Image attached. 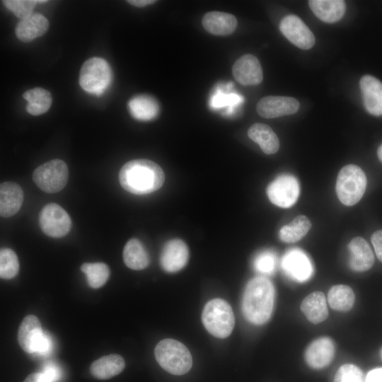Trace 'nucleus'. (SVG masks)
I'll list each match as a JSON object with an SVG mask.
<instances>
[{"label":"nucleus","mask_w":382,"mask_h":382,"mask_svg":"<svg viewBox=\"0 0 382 382\" xmlns=\"http://www.w3.org/2000/svg\"><path fill=\"white\" fill-rule=\"evenodd\" d=\"M161 168L152 161L136 159L126 163L120 169L121 186L134 195H146L158 190L164 183Z\"/></svg>","instance_id":"f257e3e1"},{"label":"nucleus","mask_w":382,"mask_h":382,"mask_svg":"<svg viewBox=\"0 0 382 382\" xmlns=\"http://www.w3.org/2000/svg\"><path fill=\"white\" fill-rule=\"evenodd\" d=\"M275 289L265 277H255L247 284L242 299L245 319L254 325H262L270 318L274 303Z\"/></svg>","instance_id":"f03ea898"},{"label":"nucleus","mask_w":382,"mask_h":382,"mask_svg":"<svg viewBox=\"0 0 382 382\" xmlns=\"http://www.w3.org/2000/svg\"><path fill=\"white\" fill-rule=\"evenodd\" d=\"M155 358L161 367L177 376L187 374L192 367V358L189 349L173 339L161 340L154 349Z\"/></svg>","instance_id":"7ed1b4c3"},{"label":"nucleus","mask_w":382,"mask_h":382,"mask_svg":"<svg viewBox=\"0 0 382 382\" xmlns=\"http://www.w3.org/2000/svg\"><path fill=\"white\" fill-rule=\"evenodd\" d=\"M202 320L206 330L218 338H226L233 331L235 318L229 303L221 299H214L204 307Z\"/></svg>","instance_id":"20e7f679"},{"label":"nucleus","mask_w":382,"mask_h":382,"mask_svg":"<svg viewBox=\"0 0 382 382\" xmlns=\"http://www.w3.org/2000/svg\"><path fill=\"white\" fill-rule=\"evenodd\" d=\"M366 187V178L358 166L349 164L339 172L336 181V193L346 206L356 204L363 197Z\"/></svg>","instance_id":"39448f33"},{"label":"nucleus","mask_w":382,"mask_h":382,"mask_svg":"<svg viewBox=\"0 0 382 382\" xmlns=\"http://www.w3.org/2000/svg\"><path fill=\"white\" fill-rule=\"evenodd\" d=\"M112 78L108 62L99 57L86 60L81 66L79 84L87 93L100 96L109 86Z\"/></svg>","instance_id":"423d86ee"},{"label":"nucleus","mask_w":382,"mask_h":382,"mask_svg":"<svg viewBox=\"0 0 382 382\" xmlns=\"http://www.w3.org/2000/svg\"><path fill=\"white\" fill-rule=\"evenodd\" d=\"M69 170L66 163L54 159L38 166L33 173V180L37 186L47 193L62 190L67 183Z\"/></svg>","instance_id":"0eeeda50"},{"label":"nucleus","mask_w":382,"mask_h":382,"mask_svg":"<svg viewBox=\"0 0 382 382\" xmlns=\"http://www.w3.org/2000/svg\"><path fill=\"white\" fill-rule=\"evenodd\" d=\"M39 223L42 231L53 238L66 236L71 228L69 214L56 203H49L42 209Z\"/></svg>","instance_id":"6e6552de"},{"label":"nucleus","mask_w":382,"mask_h":382,"mask_svg":"<svg viewBox=\"0 0 382 382\" xmlns=\"http://www.w3.org/2000/svg\"><path fill=\"white\" fill-rule=\"evenodd\" d=\"M300 193L296 178L288 174L278 176L267 188L270 202L282 208H289L295 204Z\"/></svg>","instance_id":"1a4fd4ad"},{"label":"nucleus","mask_w":382,"mask_h":382,"mask_svg":"<svg viewBox=\"0 0 382 382\" xmlns=\"http://www.w3.org/2000/svg\"><path fill=\"white\" fill-rule=\"evenodd\" d=\"M279 29L292 44L300 49L308 50L315 44L314 35L296 15L286 16L280 22Z\"/></svg>","instance_id":"9d476101"},{"label":"nucleus","mask_w":382,"mask_h":382,"mask_svg":"<svg viewBox=\"0 0 382 382\" xmlns=\"http://www.w3.org/2000/svg\"><path fill=\"white\" fill-rule=\"evenodd\" d=\"M299 107V101L294 98L269 96L258 101L256 109L261 117L269 119L294 114Z\"/></svg>","instance_id":"9b49d317"},{"label":"nucleus","mask_w":382,"mask_h":382,"mask_svg":"<svg viewBox=\"0 0 382 382\" xmlns=\"http://www.w3.org/2000/svg\"><path fill=\"white\" fill-rule=\"evenodd\" d=\"M282 267L287 276L298 282L308 280L313 271L308 257L298 248L291 249L284 254Z\"/></svg>","instance_id":"f8f14e48"},{"label":"nucleus","mask_w":382,"mask_h":382,"mask_svg":"<svg viewBox=\"0 0 382 382\" xmlns=\"http://www.w3.org/2000/svg\"><path fill=\"white\" fill-rule=\"evenodd\" d=\"M235 79L243 86H255L263 79L262 69L257 58L246 54L238 58L232 68Z\"/></svg>","instance_id":"ddd939ff"},{"label":"nucleus","mask_w":382,"mask_h":382,"mask_svg":"<svg viewBox=\"0 0 382 382\" xmlns=\"http://www.w3.org/2000/svg\"><path fill=\"white\" fill-rule=\"evenodd\" d=\"M189 250L186 243L180 239L168 241L161 254V267L167 272H175L183 269L187 262Z\"/></svg>","instance_id":"4468645a"},{"label":"nucleus","mask_w":382,"mask_h":382,"mask_svg":"<svg viewBox=\"0 0 382 382\" xmlns=\"http://www.w3.org/2000/svg\"><path fill=\"white\" fill-rule=\"evenodd\" d=\"M335 354L333 341L328 337L313 340L306 348L304 358L306 364L314 369L327 366L332 360Z\"/></svg>","instance_id":"2eb2a0df"},{"label":"nucleus","mask_w":382,"mask_h":382,"mask_svg":"<svg viewBox=\"0 0 382 382\" xmlns=\"http://www.w3.org/2000/svg\"><path fill=\"white\" fill-rule=\"evenodd\" d=\"M364 105L370 114L382 115V82L371 75H364L359 81Z\"/></svg>","instance_id":"dca6fc26"},{"label":"nucleus","mask_w":382,"mask_h":382,"mask_svg":"<svg viewBox=\"0 0 382 382\" xmlns=\"http://www.w3.org/2000/svg\"><path fill=\"white\" fill-rule=\"evenodd\" d=\"M350 254L349 265L355 272H364L374 265L373 252L365 239L357 236L352 239L348 245Z\"/></svg>","instance_id":"f3484780"},{"label":"nucleus","mask_w":382,"mask_h":382,"mask_svg":"<svg viewBox=\"0 0 382 382\" xmlns=\"http://www.w3.org/2000/svg\"><path fill=\"white\" fill-rule=\"evenodd\" d=\"M43 333L40 321L35 316H25L19 327L18 334L21 347L28 353H35L37 345Z\"/></svg>","instance_id":"a211bd4d"},{"label":"nucleus","mask_w":382,"mask_h":382,"mask_svg":"<svg viewBox=\"0 0 382 382\" xmlns=\"http://www.w3.org/2000/svg\"><path fill=\"white\" fill-rule=\"evenodd\" d=\"M23 202V192L15 183L5 182L0 186V214L10 217L16 214Z\"/></svg>","instance_id":"6ab92c4d"},{"label":"nucleus","mask_w":382,"mask_h":382,"mask_svg":"<svg viewBox=\"0 0 382 382\" xmlns=\"http://www.w3.org/2000/svg\"><path fill=\"white\" fill-rule=\"evenodd\" d=\"M49 28L48 20L42 14L35 13L21 20L15 30L17 37L28 42L43 35Z\"/></svg>","instance_id":"aec40b11"},{"label":"nucleus","mask_w":382,"mask_h":382,"mask_svg":"<svg viewBox=\"0 0 382 382\" xmlns=\"http://www.w3.org/2000/svg\"><path fill=\"white\" fill-rule=\"evenodd\" d=\"M204 28L215 35H228L236 28L237 20L231 14L220 11L207 13L202 21Z\"/></svg>","instance_id":"412c9836"},{"label":"nucleus","mask_w":382,"mask_h":382,"mask_svg":"<svg viewBox=\"0 0 382 382\" xmlns=\"http://www.w3.org/2000/svg\"><path fill=\"white\" fill-rule=\"evenodd\" d=\"M301 310L313 324L324 321L328 316L327 301L323 292L314 291L308 295L301 303Z\"/></svg>","instance_id":"4be33fe9"},{"label":"nucleus","mask_w":382,"mask_h":382,"mask_svg":"<svg viewBox=\"0 0 382 382\" xmlns=\"http://www.w3.org/2000/svg\"><path fill=\"white\" fill-rule=\"evenodd\" d=\"M308 4L313 13L326 23L338 21L346 10L345 2L342 0H311Z\"/></svg>","instance_id":"5701e85b"},{"label":"nucleus","mask_w":382,"mask_h":382,"mask_svg":"<svg viewBox=\"0 0 382 382\" xmlns=\"http://www.w3.org/2000/svg\"><path fill=\"white\" fill-rule=\"evenodd\" d=\"M125 367L124 359L119 354H113L94 361L90 366V371L95 378L105 380L118 375Z\"/></svg>","instance_id":"b1692460"},{"label":"nucleus","mask_w":382,"mask_h":382,"mask_svg":"<svg viewBox=\"0 0 382 382\" xmlns=\"http://www.w3.org/2000/svg\"><path fill=\"white\" fill-rule=\"evenodd\" d=\"M248 135L266 154H273L279 150V141L277 134L265 124H253L248 129Z\"/></svg>","instance_id":"393cba45"},{"label":"nucleus","mask_w":382,"mask_h":382,"mask_svg":"<svg viewBox=\"0 0 382 382\" xmlns=\"http://www.w3.org/2000/svg\"><path fill=\"white\" fill-rule=\"evenodd\" d=\"M122 255L125 265L132 270H144L150 262L147 251L141 242L137 238H132L127 242Z\"/></svg>","instance_id":"a878e982"},{"label":"nucleus","mask_w":382,"mask_h":382,"mask_svg":"<svg viewBox=\"0 0 382 382\" xmlns=\"http://www.w3.org/2000/svg\"><path fill=\"white\" fill-rule=\"evenodd\" d=\"M128 108L133 117L141 121L151 120L159 111L157 101L148 95H139L128 103Z\"/></svg>","instance_id":"bb28decb"},{"label":"nucleus","mask_w":382,"mask_h":382,"mask_svg":"<svg viewBox=\"0 0 382 382\" xmlns=\"http://www.w3.org/2000/svg\"><path fill=\"white\" fill-rule=\"evenodd\" d=\"M23 96L28 103L27 112L33 115H39L47 112L52 101L50 93L42 88L28 90Z\"/></svg>","instance_id":"cd10ccee"},{"label":"nucleus","mask_w":382,"mask_h":382,"mask_svg":"<svg viewBox=\"0 0 382 382\" xmlns=\"http://www.w3.org/2000/svg\"><path fill=\"white\" fill-rule=\"evenodd\" d=\"M355 296L351 287L344 284L335 285L328 294L330 306L338 311H349L354 303Z\"/></svg>","instance_id":"c85d7f7f"},{"label":"nucleus","mask_w":382,"mask_h":382,"mask_svg":"<svg viewBox=\"0 0 382 382\" xmlns=\"http://www.w3.org/2000/svg\"><path fill=\"white\" fill-rule=\"evenodd\" d=\"M311 227L309 219L304 215H299L289 224L284 225L279 231V238L285 243H294L303 238Z\"/></svg>","instance_id":"c756f323"},{"label":"nucleus","mask_w":382,"mask_h":382,"mask_svg":"<svg viewBox=\"0 0 382 382\" xmlns=\"http://www.w3.org/2000/svg\"><path fill=\"white\" fill-rule=\"evenodd\" d=\"M81 270L86 274L88 285L94 289L104 285L110 276L109 267L103 262L84 263Z\"/></svg>","instance_id":"7c9ffc66"},{"label":"nucleus","mask_w":382,"mask_h":382,"mask_svg":"<svg viewBox=\"0 0 382 382\" xmlns=\"http://www.w3.org/2000/svg\"><path fill=\"white\" fill-rule=\"evenodd\" d=\"M19 270L18 259L10 248H2L0 251V277L10 279L16 276Z\"/></svg>","instance_id":"2f4dec72"},{"label":"nucleus","mask_w":382,"mask_h":382,"mask_svg":"<svg viewBox=\"0 0 382 382\" xmlns=\"http://www.w3.org/2000/svg\"><path fill=\"white\" fill-rule=\"evenodd\" d=\"M47 2V1L38 0H4L3 4L16 16L24 19L31 14L37 4Z\"/></svg>","instance_id":"473e14b6"},{"label":"nucleus","mask_w":382,"mask_h":382,"mask_svg":"<svg viewBox=\"0 0 382 382\" xmlns=\"http://www.w3.org/2000/svg\"><path fill=\"white\" fill-rule=\"evenodd\" d=\"M277 266V256L271 250H264L255 257L253 267L255 270L265 274H272Z\"/></svg>","instance_id":"72a5a7b5"},{"label":"nucleus","mask_w":382,"mask_h":382,"mask_svg":"<svg viewBox=\"0 0 382 382\" xmlns=\"http://www.w3.org/2000/svg\"><path fill=\"white\" fill-rule=\"evenodd\" d=\"M334 382H363L362 371L354 364L342 365L335 375Z\"/></svg>","instance_id":"f704fd0d"},{"label":"nucleus","mask_w":382,"mask_h":382,"mask_svg":"<svg viewBox=\"0 0 382 382\" xmlns=\"http://www.w3.org/2000/svg\"><path fill=\"white\" fill-rule=\"evenodd\" d=\"M242 97L235 93L226 95L218 91L211 99V105L214 108H220L224 105H233L241 103Z\"/></svg>","instance_id":"c9c22d12"},{"label":"nucleus","mask_w":382,"mask_h":382,"mask_svg":"<svg viewBox=\"0 0 382 382\" xmlns=\"http://www.w3.org/2000/svg\"><path fill=\"white\" fill-rule=\"evenodd\" d=\"M41 373L47 382H56L60 377L59 367L52 363L47 364Z\"/></svg>","instance_id":"e433bc0d"},{"label":"nucleus","mask_w":382,"mask_h":382,"mask_svg":"<svg viewBox=\"0 0 382 382\" xmlns=\"http://www.w3.org/2000/svg\"><path fill=\"white\" fill-rule=\"evenodd\" d=\"M52 340L47 334L44 332L37 345L35 353L41 355H47L52 351Z\"/></svg>","instance_id":"4c0bfd02"},{"label":"nucleus","mask_w":382,"mask_h":382,"mask_svg":"<svg viewBox=\"0 0 382 382\" xmlns=\"http://www.w3.org/2000/svg\"><path fill=\"white\" fill-rule=\"evenodd\" d=\"M378 259L382 262V230L375 231L371 238Z\"/></svg>","instance_id":"58836bf2"},{"label":"nucleus","mask_w":382,"mask_h":382,"mask_svg":"<svg viewBox=\"0 0 382 382\" xmlns=\"http://www.w3.org/2000/svg\"><path fill=\"white\" fill-rule=\"evenodd\" d=\"M366 382H382V368L370 371L366 376Z\"/></svg>","instance_id":"ea45409f"},{"label":"nucleus","mask_w":382,"mask_h":382,"mask_svg":"<svg viewBox=\"0 0 382 382\" xmlns=\"http://www.w3.org/2000/svg\"><path fill=\"white\" fill-rule=\"evenodd\" d=\"M23 382H47L42 373H33L28 375Z\"/></svg>","instance_id":"a19ab883"},{"label":"nucleus","mask_w":382,"mask_h":382,"mask_svg":"<svg viewBox=\"0 0 382 382\" xmlns=\"http://www.w3.org/2000/svg\"><path fill=\"white\" fill-rule=\"evenodd\" d=\"M127 2L137 7H144L156 2L154 0H129Z\"/></svg>","instance_id":"79ce46f5"},{"label":"nucleus","mask_w":382,"mask_h":382,"mask_svg":"<svg viewBox=\"0 0 382 382\" xmlns=\"http://www.w3.org/2000/svg\"><path fill=\"white\" fill-rule=\"evenodd\" d=\"M377 154L379 160L382 161V144L378 147Z\"/></svg>","instance_id":"37998d69"},{"label":"nucleus","mask_w":382,"mask_h":382,"mask_svg":"<svg viewBox=\"0 0 382 382\" xmlns=\"http://www.w3.org/2000/svg\"><path fill=\"white\" fill-rule=\"evenodd\" d=\"M380 354H381V359H382V348L381 349V352H380Z\"/></svg>","instance_id":"c03bdc74"}]
</instances>
